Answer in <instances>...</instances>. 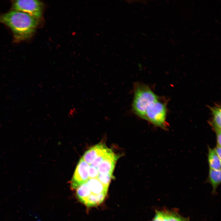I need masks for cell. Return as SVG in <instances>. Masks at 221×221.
<instances>
[{"mask_svg":"<svg viewBox=\"0 0 221 221\" xmlns=\"http://www.w3.org/2000/svg\"><path fill=\"white\" fill-rule=\"evenodd\" d=\"M164 212V217L162 221H169L168 217L167 211Z\"/></svg>","mask_w":221,"mask_h":221,"instance_id":"ffe728a7","label":"cell"},{"mask_svg":"<svg viewBox=\"0 0 221 221\" xmlns=\"http://www.w3.org/2000/svg\"><path fill=\"white\" fill-rule=\"evenodd\" d=\"M87 183L92 193L107 194L108 187L103 185L98 178L89 179Z\"/></svg>","mask_w":221,"mask_h":221,"instance_id":"ba28073f","label":"cell"},{"mask_svg":"<svg viewBox=\"0 0 221 221\" xmlns=\"http://www.w3.org/2000/svg\"><path fill=\"white\" fill-rule=\"evenodd\" d=\"M39 20L23 12L14 10L0 14V23L11 31L15 42L30 38L35 32Z\"/></svg>","mask_w":221,"mask_h":221,"instance_id":"6da1fadb","label":"cell"},{"mask_svg":"<svg viewBox=\"0 0 221 221\" xmlns=\"http://www.w3.org/2000/svg\"><path fill=\"white\" fill-rule=\"evenodd\" d=\"M208 174V182L212 187V193H214L221 183V169L217 170L210 169Z\"/></svg>","mask_w":221,"mask_h":221,"instance_id":"7c38bea8","label":"cell"},{"mask_svg":"<svg viewBox=\"0 0 221 221\" xmlns=\"http://www.w3.org/2000/svg\"><path fill=\"white\" fill-rule=\"evenodd\" d=\"M164 217V212L157 211L153 221H162Z\"/></svg>","mask_w":221,"mask_h":221,"instance_id":"e0dca14e","label":"cell"},{"mask_svg":"<svg viewBox=\"0 0 221 221\" xmlns=\"http://www.w3.org/2000/svg\"><path fill=\"white\" fill-rule=\"evenodd\" d=\"M11 5L12 10L25 13L39 20L42 17L43 6L39 1L14 0Z\"/></svg>","mask_w":221,"mask_h":221,"instance_id":"277c9868","label":"cell"},{"mask_svg":"<svg viewBox=\"0 0 221 221\" xmlns=\"http://www.w3.org/2000/svg\"><path fill=\"white\" fill-rule=\"evenodd\" d=\"M208 161L210 169H221V159L215 152L214 149L208 147Z\"/></svg>","mask_w":221,"mask_h":221,"instance_id":"8fae6325","label":"cell"},{"mask_svg":"<svg viewBox=\"0 0 221 221\" xmlns=\"http://www.w3.org/2000/svg\"><path fill=\"white\" fill-rule=\"evenodd\" d=\"M159 99L147 85L138 82L134 87V97L132 104L133 112L138 117L144 118L146 111L153 103Z\"/></svg>","mask_w":221,"mask_h":221,"instance_id":"7a4b0ae2","label":"cell"},{"mask_svg":"<svg viewBox=\"0 0 221 221\" xmlns=\"http://www.w3.org/2000/svg\"><path fill=\"white\" fill-rule=\"evenodd\" d=\"M167 109L165 104L159 99L151 104L145 112L144 119L154 125L165 129Z\"/></svg>","mask_w":221,"mask_h":221,"instance_id":"3957f363","label":"cell"},{"mask_svg":"<svg viewBox=\"0 0 221 221\" xmlns=\"http://www.w3.org/2000/svg\"><path fill=\"white\" fill-rule=\"evenodd\" d=\"M217 145L221 146V131L216 132Z\"/></svg>","mask_w":221,"mask_h":221,"instance_id":"ac0fdd59","label":"cell"},{"mask_svg":"<svg viewBox=\"0 0 221 221\" xmlns=\"http://www.w3.org/2000/svg\"><path fill=\"white\" fill-rule=\"evenodd\" d=\"M99 173L97 168L90 165L88 170V176L89 179L97 178Z\"/></svg>","mask_w":221,"mask_h":221,"instance_id":"9a60e30c","label":"cell"},{"mask_svg":"<svg viewBox=\"0 0 221 221\" xmlns=\"http://www.w3.org/2000/svg\"><path fill=\"white\" fill-rule=\"evenodd\" d=\"M118 157L111 150L97 169L99 174L112 175Z\"/></svg>","mask_w":221,"mask_h":221,"instance_id":"52a82bcc","label":"cell"},{"mask_svg":"<svg viewBox=\"0 0 221 221\" xmlns=\"http://www.w3.org/2000/svg\"><path fill=\"white\" fill-rule=\"evenodd\" d=\"M106 194H90L87 197L82 199L80 201L87 207L96 206L103 201Z\"/></svg>","mask_w":221,"mask_h":221,"instance_id":"9c48e42d","label":"cell"},{"mask_svg":"<svg viewBox=\"0 0 221 221\" xmlns=\"http://www.w3.org/2000/svg\"><path fill=\"white\" fill-rule=\"evenodd\" d=\"M76 190V196L79 201L91 193L87 183L81 185Z\"/></svg>","mask_w":221,"mask_h":221,"instance_id":"4fadbf2b","label":"cell"},{"mask_svg":"<svg viewBox=\"0 0 221 221\" xmlns=\"http://www.w3.org/2000/svg\"><path fill=\"white\" fill-rule=\"evenodd\" d=\"M110 150L105 145L99 143L87 150L82 158L90 165L97 158L107 154Z\"/></svg>","mask_w":221,"mask_h":221,"instance_id":"8992f818","label":"cell"},{"mask_svg":"<svg viewBox=\"0 0 221 221\" xmlns=\"http://www.w3.org/2000/svg\"><path fill=\"white\" fill-rule=\"evenodd\" d=\"M90 165L82 158L79 160L71 180L72 188L76 189L89 180L88 170Z\"/></svg>","mask_w":221,"mask_h":221,"instance_id":"5b68a950","label":"cell"},{"mask_svg":"<svg viewBox=\"0 0 221 221\" xmlns=\"http://www.w3.org/2000/svg\"><path fill=\"white\" fill-rule=\"evenodd\" d=\"M112 177L111 174L99 173L97 178L103 185L108 188Z\"/></svg>","mask_w":221,"mask_h":221,"instance_id":"5bb4252c","label":"cell"},{"mask_svg":"<svg viewBox=\"0 0 221 221\" xmlns=\"http://www.w3.org/2000/svg\"><path fill=\"white\" fill-rule=\"evenodd\" d=\"M168 217L169 221H185L177 215L167 211Z\"/></svg>","mask_w":221,"mask_h":221,"instance_id":"2e32d148","label":"cell"},{"mask_svg":"<svg viewBox=\"0 0 221 221\" xmlns=\"http://www.w3.org/2000/svg\"><path fill=\"white\" fill-rule=\"evenodd\" d=\"M212 115L211 125L214 130L217 132L221 131V107L217 106L211 108Z\"/></svg>","mask_w":221,"mask_h":221,"instance_id":"30bf717a","label":"cell"},{"mask_svg":"<svg viewBox=\"0 0 221 221\" xmlns=\"http://www.w3.org/2000/svg\"><path fill=\"white\" fill-rule=\"evenodd\" d=\"M214 150L217 155L221 159V146L217 145Z\"/></svg>","mask_w":221,"mask_h":221,"instance_id":"d6986e66","label":"cell"}]
</instances>
